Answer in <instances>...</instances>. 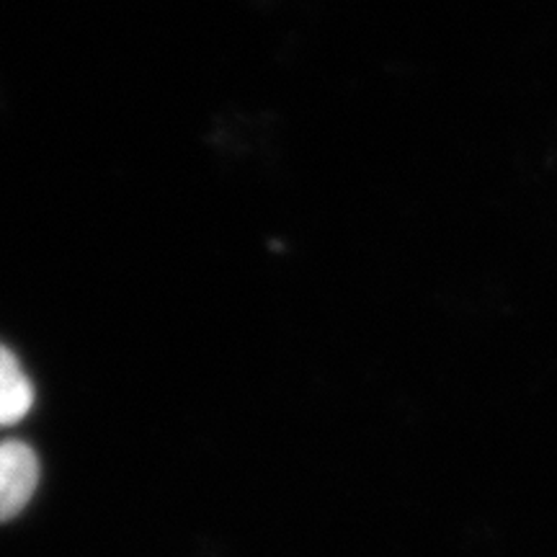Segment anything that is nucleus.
Wrapping results in <instances>:
<instances>
[{"instance_id": "2", "label": "nucleus", "mask_w": 557, "mask_h": 557, "mask_svg": "<svg viewBox=\"0 0 557 557\" xmlns=\"http://www.w3.org/2000/svg\"><path fill=\"white\" fill-rule=\"evenodd\" d=\"M34 406V387L18 359L0 344V426H13Z\"/></svg>"}, {"instance_id": "1", "label": "nucleus", "mask_w": 557, "mask_h": 557, "mask_svg": "<svg viewBox=\"0 0 557 557\" xmlns=\"http://www.w3.org/2000/svg\"><path fill=\"white\" fill-rule=\"evenodd\" d=\"M39 483V459L29 444L0 442V521L18 517Z\"/></svg>"}]
</instances>
